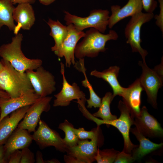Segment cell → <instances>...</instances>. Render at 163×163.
Segmentation results:
<instances>
[{
	"instance_id": "cell-17",
	"label": "cell",
	"mask_w": 163,
	"mask_h": 163,
	"mask_svg": "<svg viewBox=\"0 0 163 163\" xmlns=\"http://www.w3.org/2000/svg\"><path fill=\"white\" fill-rule=\"evenodd\" d=\"M143 90L139 78H138L128 88H124L121 96L123 101L129 108L131 116L133 119L140 113L141 94Z\"/></svg>"
},
{
	"instance_id": "cell-30",
	"label": "cell",
	"mask_w": 163,
	"mask_h": 163,
	"mask_svg": "<svg viewBox=\"0 0 163 163\" xmlns=\"http://www.w3.org/2000/svg\"><path fill=\"white\" fill-rule=\"evenodd\" d=\"M35 161L34 153L28 147L21 149L20 163H34Z\"/></svg>"
},
{
	"instance_id": "cell-43",
	"label": "cell",
	"mask_w": 163,
	"mask_h": 163,
	"mask_svg": "<svg viewBox=\"0 0 163 163\" xmlns=\"http://www.w3.org/2000/svg\"><path fill=\"white\" fill-rule=\"evenodd\" d=\"M3 67L1 61H0V72L2 70Z\"/></svg>"
},
{
	"instance_id": "cell-5",
	"label": "cell",
	"mask_w": 163,
	"mask_h": 163,
	"mask_svg": "<svg viewBox=\"0 0 163 163\" xmlns=\"http://www.w3.org/2000/svg\"><path fill=\"white\" fill-rule=\"evenodd\" d=\"M64 20L66 24L73 25L78 31H82L88 28H94L104 33L108 25L109 11L107 10L94 9L91 11L89 16L85 17L72 15L65 11Z\"/></svg>"
},
{
	"instance_id": "cell-31",
	"label": "cell",
	"mask_w": 163,
	"mask_h": 163,
	"mask_svg": "<svg viewBox=\"0 0 163 163\" xmlns=\"http://www.w3.org/2000/svg\"><path fill=\"white\" fill-rule=\"evenodd\" d=\"M135 161L131 154L126 153L122 151L118 153L114 163H130Z\"/></svg>"
},
{
	"instance_id": "cell-35",
	"label": "cell",
	"mask_w": 163,
	"mask_h": 163,
	"mask_svg": "<svg viewBox=\"0 0 163 163\" xmlns=\"http://www.w3.org/2000/svg\"><path fill=\"white\" fill-rule=\"evenodd\" d=\"M65 162L66 163H82L77 158L70 155H65L64 156Z\"/></svg>"
},
{
	"instance_id": "cell-16",
	"label": "cell",
	"mask_w": 163,
	"mask_h": 163,
	"mask_svg": "<svg viewBox=\"0 0 163 163\" xmlns=\"http://www.w3.org/2000/svg\"><path fill=\"white\" fill-rule=\"evenodd\" d=\"M142 0H129L123 7L116 5L111 7V14L110 16L108 26L111 29L117 23L124 18L142 11Z\"/></svg>"
},
{
	"instance_id": "cell-25",
	"label": "cell",
	"mask_w": 163,
	"mask_h": 163,
	"mask_svg": "<svg viewBox=\"0 0 163 163\" xmlns=\"http://www.w3.org/2000/svg\"><path fill=\"white\" fill-rule=\"evenodd\" d=\"M10 0H0V29L3 25L10 30H14L16 25L13 14L15 7Z\"/></svg>"
},
{
	"instance_id": "cell-34",
	"label": "cell",
	"mask_w": 163,
	"mask_h": 163,
	"mask_svg": "<svg viewBox=\"0 0 163 163\" xmlns=\"http://www.w3.org/2000/svg\"><path fill=\"white\" fill-rule=\"evenodd\" d=\"M21 151L17 150L12 153L8 158L9 163H20Z\"/></svg>"
},
{
	"instance_id": "cell-9",
	"label": "cell",
	"mask_w": 163,
	"mask_h": 163,
	"mask_svg": "<svg viewBox=\"0 0 163 163\" xmlns=\"http://www.w3.org/2000/svg\"><path fill=\"white\" fill-rule=\"evenodd\" d=\"M39 127L32 135L33 140L41 149L53 146L61 152H65L67 146L59 134L40 119Z\"/></svg>"
},
{
	"instance_id": "cell-36",
	"label": "cell",
	"mask_w": 163,
	"mask_h": 163,
	"mask_svg": "<svg viewBox=\"0 0 163 163\" xmlns=\"http://www.w3.org/2000/svg\"><path fill=\"white\" fill-rule=\"evenodd\" d=\"M7 161L5 157L4 146L3 145H0V163L6 162Z\"/></svg>"
},
{
	"instance_id": "cell-40",
	"label": "cell",
	"mask_w": 163,
	"mask_h": 163,
	"mask_svg": "<svg viewBox=\"0 0 163 163\" xmlns=\"http://www.w3.org/2000/svg\"><path fill=\"white\" fill-rule=\"evenodd\" d=\"M56 0H39L41 4L46 5H49L54 2Z\"/></svg>"
},
{
	"instance_id": "cell-20",
	"label": "cell",
	"mask_w": 163,
	"mask_h": 163,
	"mask_svg": "<svg viewBox=\"0 0 163 163\" xmlns=\"http://www.w3.org/2000/svg\"><path fill=\"white\" fill-rule=\"evenodd\" d=\"M30 105L20 108L11 113L0 122V145H3L16 129Z\"/></svg>"
},
{
	"instance_id": "cell-42",
	"label": "cell",
	"mask_w": 163,
	"mask_h": 163,
	"mask_svg": "<svg viewBox=\"0 0 163 163\" xmlns=\"http://www.w3.org/2000/svg\"><path fill=\"white\" fill-rule=\"evenodd\" d=\"M60 162L57 159H52L50 160L45 161V163H60Z\"/></svg>"
},
{
	"instance_id": "cell-23",
	"label": "cell",
	"mask_w": 163,
	"mask_h": 163,
	"mask_svg": "<svg viewBox=\"0 0 163 163\" xmlns=\"http://www.w3.org/2000/svg\"><path fill=\"white\" fill-rule=\"evenodd\" d=\"M74 67L79 71L82 72L85 76V79L82 81L81 83L82 85L87 88L89 92L90 98L86 100L88 103L87 107L89 108L92 107H99L101 104V99L95 92L91 85L88 80L86 75V69L85 66L84 58L79 59L78 61L75 62Z\"/></svg>"
},
{
	"instance_id": "cell-19",
	"label": "cell",
	"mask_w": 163,
	"mask_h": 163,
	"mask_svg": "<svg viewBox=\"0 0 163 163\" xmlns=\"http://www.w3.org/2000/svg\"><path fill=\"white\" fill-rule=\"evenodd\" d=\"M33 140L32 135L27 130L17 127L8 137L4 146L7 160L8 161L9 155L13 152L28 147Z\"/></svg>"
},
{
	"instance_id": "cell-32",
	"label": "cell",
	"mask_w": 163,
	"mask_h": 163,
	"mask_svg": "<svg viewBox=\"0 0 163 163\" xmlns=\"http://www.w3.org/2000/svg\"><path fill=\"white\" fill-rule=\"evenodd\" d=\"M143 9L147 12L152 13L157 7L155 0H142Z\"/></svg>"
},
{
	"instance_id": "cell-3",
	"label": "cell",
	"mask_w": 163,
	"mask_h": 163,
	"mask_svg": "<svg viewBox=\"0 0 163 163\" xmlns=\"http://www.w3.org/2000/svg\"><path fill=\"white\" fill-rule=\"evenodd\" d=\"M23 36L18 33L12 37L11 43L4 44L0 47V56L9 62L17 70L25 72L28 70H36L42 66L40 59H30L23 53L21 49Z\"/></svg>"
},
{
	"instance_id": "cell-1",
	"label": "cell",
	"mask_w": 163,
	"mask_h": 163,
	"mask_svg": "<svg viewBox=\"0 0 163 163\" xmlns=\"http://www.w3.org/2000/svg\"><path fill=\"white\" fill-rule=\"evenodd\" d=\"M0 72V89L6 92L11 98L19 97L33 90L25 72L15 69L8 61L3 59Z\"/></svg>"
},
{
	"instance_id": "cell-22",
	"label": "cell",
	"mask_w": 163,
	"mask_h": 163,
	"mask_svg": "<svg viewBox=\"0 0 163 163\" xmlns=\"http://www.w3.org/2000/svg\"><path fill=\"white\" fill-rule=\"evenodd\" d=\"M120 69L119 67L115 66H110L101 72L94 70L91 72L90 75L101 78L107 82L112 89V96L114 98L117 95L121 96L124 88L120 85L117 80Z\"/></svg>"
},
{
	"instance_id": "cell-11",
	"label": "cell",
	"mask_w": 163,
	"mask_h": 163,
	"mask_svg": "<svg viewBox=\"0 0 163 163\" xmlns=\"http://www.w3.org/2000/svg\"><path fill=\"white\" fill-rule=\"evenodd\" d=\"M52 98V97L48 96L40 97L30 105L23 120L19 123L17 127L26 129L29 133L34 132L41 114L50 110V103Z\"/></svg>"
},
{
	"instance_id": "cell-21",
	"label": "cell",
	"mask_w": 163,
	"mask_h": 163,
	"mask_svg": "<svg viewBox=\"0 0 163 163\" xmlns=\"http://www.w3.org/2000/svg\"><path fill=\"white\" fill-rule=\"evenodd\" d=\"M130 131L136 137L139 145L132 151L131 155L135 160L140 159L149 153L161 148L163 143L157 144L151 142L143 135L135 127Z\"/></svg>"
},
{
	"instance_id": "cell-4",
	"label": "cell",
	"mask_w": 163,
	"mask_h": 163,
	"mask_svg": "<svg viewBox=\"0 0 163 163\" xmlns=\"http://www.w3.org/2000/svg\"><path fill=\"white\" fill-rule=\"evenodd\" d=\"M162 62L153 69L149 68L145 62L139 61L142 73L139 78L144 90L145 91L149 102L154 108L157 107V98L159 89L162 86Z\"/></svg>"
},
{
	"instance_id": "cell-24",
	"label": "cell",
	"mask_w": 163,
	"mask_h": 163,
	"mask_svg": "<svg viewBox=\"0 0 163 163\" xmlns=\"http://www.w3.org/2000/svg\"><path fill=\"white\" fill-rule=\"evenodd\" d=\"M50 28V35L53 38L54 46L51 47V50L55 51L66 37L68 32L67 26L62 24L59 20L49 19L47 22Z\"/></svg>"
},
{
	"instance_id": "cell-7",
	"label": "cell",
	"mask_w": 163,
	"mask_h": 163,
	"mask_svg": "<svg viewBox=\"0 0 163 163\" xmlns=\"http://www.w3.org/2000/svg\"><path fill=\"white\" fill-rule=\"evenodd\" d=\"M154 16L153 13H144L142 11L138 13L131 17L125 29L126 43L130 45L133 52L139 53L143 62H145V58L148 53L141 46V27L143 24L150 21Z\"/></svg>"
},
{
	"instance_id": "cell-29",
	"label": "cell",
	"mask_w": 163,
	"mask_h": 163,
	"mask_svg": "<svg viewBox=\"0 0 163 163\" xmlns=\"http://www.w3.org/2000/svg\"><path fill=\"white\" fill-rule=\"evenodd\" d=\"M99 152L101 156L103 163H114L119 152L113 149L101 150Z\"/></svg>"
},
{
	"instance_id": "cell-37",
	"label": "cell",
	"mask_w": 163,
	"mask_h": 163,
	"mask_svg": "<svg viewBox=\"0 0 163 163\" xmlns=\"http://www.w3.org/2000/svg\"><path fill=\"white\" fill-rule=\"evenodd\" d=\"M36 161L37 163H45L44 160L42 153L39 150L37 151L36 154Z\"/></svg>"
},
{
	"instance_id": "cell-39",
	"label": "cell",
	"mask_w": 163,
	"mask_h": 163,
	"mask_svg": "<svg viewBox=\"0 0 163 163\" xmlns=\"http://www.w3.org/2000/svg\"><path fill=\"white\" fill-rule=\"evenodd\" d=\"M99 147L98 149L97 154L94 157L95 161H96L97 163H103L101 156L99 152Z\"/></svg>"
},
{
	"instance_id": "cell-6",
	"label": "cell",
	"mask_w": 163,
	"mask_h": 163,
	"mask_svg": "<svg viewBox=\"0 0 163 163\" xmlns=\"http://www.w3.org/2000/svg\"><path fill=\"white\" fill-rule=\"evenodd\" d=\"M118 107L120 113L118 118L112 121L103 122L101 119L93 116L91 120L94 122L97 126L105 124L107 126L110 125L117 128L122 134L123 139L124 145L122 151L131 154L133 149L138 146V145L132 143L129 136L131 126L133 124V119L131 116L129 108L123 101H119Z\"/></svg>"
},
{
	"instance_id": "cell-33",
	"label": "cell",
	"mask_w": 163,
	"mask_h": 163,
	"mask_svg": "<svg viewBox=\"0 0 163 163\" xmlns=\"http://www.w3.org/2000/svg\"><path fill=\"white\" fill-rule=\"evenodd\" d=\"M159 3L160 8V13L159 15L154 16L155 19L156 20V24L160 28L161 31L163 32V0H158Z\"/></svg>"
},
{
	"instance_id": "cell-14",
	"label": "cell",
	"mask_w": 163,
	"mask_h": 163,
	"mask_svg": "<svg viewBox=\"0 0 163 163\" xmlns=\"http://www.w3.org/2000/svg\"><path fill=\"white\" fill-rule=\"evenodd\" d=\"M133 124L145 136L162 138L163 129L157 119L148 112L145 106L141 109L139 114L133 118Z\"/></svg>"
},
{
	"instance_id": "cell-13",
	"label": "cell",
	"mask_w": 163,
	"mask_h": 163,
	"mask_svg": "<svg viewBox=\"0 0 163 163\" xmlns=\"http://www.w3.org/2000/svg\"><path fill=\"white\" fill-rule=\"evenodd\" d=\"M60 65V72L63 78L62 86L60 91L54 95L56 98L54 100L53 106H67L74 99L86 101L85 94L80 90L78 84L74 82L71 85L67 81L65 75V65L61 62Z\"/></svg>"
},
{
	"instance_id": "cell-12",
	"label": "cell",
	"mask_w": 163,
	"mask_h": 163,
	"mask_svg": "<svg viewBox=\"0 0 163 163\" xmlns=\"http://www.w3.org/2000/svg\"><path fill=\"white\" fill-rule=\"evenodd\" d=\"M68 32L66 37L55 52V54L59 57H64L65 66L70 67L72 64L75 63L74 51L79 40L83 37L85 33L77 30L72 24L67 25Z\"/></svg>"
},
{
	"instance_id": "cell-26",
	"label": "cell",
	"mask_w": 163,
	"mask_h": 163,
	"mask_svg": "<svg viewBox=\"0 0 163 163\" xmlns=\"http://www.w3.org/2000/svg\"><path fill=\"white\" fill-rule=\"evenodd\" d=\"M112 94L110 92H107L102 98L98 110L92 114L93 116L101 119L103 122L113 120L117 118V117L112 114L110 108V105L113 100Z\"/></svg>"
},
{
	"instance_id": "cell-2",
	"label": "cell",
	"mask_w": 163,
	"mask_h": 163,
	"mask_svg": "<svg viewBox=\"0 0 163 163\" xmlns=\"http://www.w3.org/2000/svg\"><path fill=\"white\" fill-rule=\"evenodd\" d=\"M83 37L82 41L77 44L75 50V56L79 59L86 56L97 57L99 53L106 50L105 45L107 41L117 40L118 35L113 30H111L108 34H104L94 28H91L85 33Z\"/></svg>"
},
{
	"instance_id": "cell-38",
	"label": "cell",
	"mask_w": 163,
	"mask_h": 163,
	"mask_svg": "<svg viewBox=\"0 0 163 163\" xmlns=\"http://www.w3.org/2000/svg\"><path fill=\"white\" fill-rule=\"evenodd\" d=\"M13 4L18 3V4L28 3L30 4H34L36 0H10Z\"/></svg>"
},
{
	"instance_id": "cell-27",
	"label": "cell",
	"mask_w": 163,
	"mask_h": 163,
	"mask_svg": "<svg viewBox=\"0 0 163 163\" xmlns=\"http://www.w3.org/2000/svg\"><path fill=\"white\" fill-rule=\"evenodd\" d=\"M58 128L65 133V137L63 140L67 147H71L77 145L79 140L74 129V125L67 120L60 123Z\"/></svg>"
},
{
	"instance_id": "cell-28",
	"label": "cell",
	"mask_w": 163,
	"mask_h": 163,
	"mask_svg": "<svg viewBox=\"0 0 163 163\" xmlns=\"http://www.w3.org/2000/svg\"><path fill=\"white\" fill-rule=\"evenodd\" d=\"M74 130L79 139L92 140L102 133L100 126H97L90 131H86L83 127L74 128Z\"/></svg>"
},
{
	"instance_id": "cell-10",
	"label": "cell",
	"mask_w": 163,
	"mask_h": 163,
	"mask_svg": "<svg viewBox=\"0 0 163 163\" xmlns=\"http://www.w3.org/2000/svg\"><path fill=\"white\" fill-rule=\"evenodd\" d=\"M102 133L90 141L88 139H79L77 145L73 147H67L66 152L67 155L78 158L82 163H92L94 161L98 148L102 146L104 143Z\"/></svg>"
},
{
	"instance_id": "cell-41",
	"label": "cell",
	"mask_w": 163,
	"mask_h": 163,
	"mask_svg": "<svg viewBox=\"0 0 163 163\" xmlns=\"http://www.w3.org/2000/svg\"><path fill=\"white\" fill-rule=\"evenodd\" d=\"M0 98L8 99L10 97L6 92L0 89Z\"/></svg>"
},
{
	"instance_id": "cell-18",
	"label": "cell",
	"mask_w": 163,
	"mask_h": 163,
	"mask_svg": "<svg viewBox=\"0 0 163 163\" xmlns=\"http://www.w3.org/2000/svg\"><path fill=\"white\" fill-rule=\"evenodd\" d=\"M13 17L18 23L13 31L15 35L18 33L21 29L30 30L35 21L34 9L28 3L18 4L14 9Z\"/></svg>"
},
{
	"instance_id": "cell-8",
	"label": "cell",
	"mask_w": 163,
	"mask_h": 163,
	"mask_svg": "<svg viewBox=\"0 0 163 163\" xmlns=\"http://www.w3.org/2000/svg\"><path fill=\"white\" fill-rule=\"evenodd\" d=\"M35 70L25 72L34 92L40 97L51 94L56 90L54 76L42 66Z\"/></svg>"
},
{
	"instance_id": "cell-15",
	"label": "cell",
	"mask_w": 163,
	"mask_h": 163,
	"mask_svg": "<svg viewBox=\"0 0 163 163\" xmlns=\"http://www.w3.org/2000/svg\"><path fill=\"white\" fill-rule=\"evenodd\" d=\"M40 97L33 90L16 98H0V122L13 111L22 107L32 105Z\"/></svg>"
}]
</instances>
